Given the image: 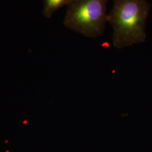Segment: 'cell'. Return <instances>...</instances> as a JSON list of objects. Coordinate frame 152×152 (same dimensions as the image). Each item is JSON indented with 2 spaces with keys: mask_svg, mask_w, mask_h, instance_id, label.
Returning <instances> with one entry per match:
<instances>
[{
  "mask_svg": "<svg viewBox=\"0 0 152 152\" xmlns=\"http://www.w3.org/2000/svg\"><path fill=\"white\" fill-rule=\"evenodd\" d=\"M43 2V15L50 18L56 11L64 6H68L76 0H42Z\"/></svg>",
  "mask_w": 152,
  "mask_h": 152,
  "instance_id": "cell-3",
  "label": "cell"
},
{
  "mask_svg": "<svg viewBox=\"0 0 152 152\" xmlns=\"http://www.w3.org/2000/svg\"><path fill=\"white\" fill-rule=\"evenodd\" d=\"M151 4L147 0H113L108 23L112 29V42L117 49L143 43Z\"/></svg>",
  "mask_w": 152,
  "mask_h": 152,
  "instance_id": "cell-1",
  "label": "cell"
},
{
  "mask_svg": "<svg viewBox=\"0 0 152 152\" xmlns=\"http://www.w3.org/2000/svg\"><path fill=\"white\" fill-rule=\"evenodd\" d=\"M108 1H75L68 6L63 21L64 26L87 38L100 36L108 23Z\"/></svg>",
  "mask_w": 152,
  "mask_h": 152,
  "instance_id": "cell-2",
  "label": "cell"
}]
</instances>
